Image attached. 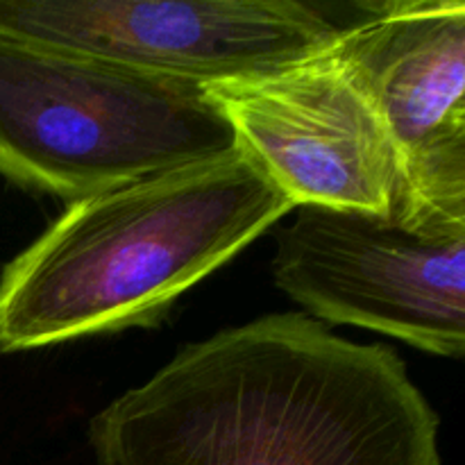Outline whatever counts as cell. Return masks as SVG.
I'll use <instances>...</instances> for the list:
<instances>
[{"instance_id":"3","label":"cell","mask_w":465,"mask_h":465,"mask_svg":"<svg viewBox=\"0 0 465 465\" xmlns=\"http://www.w3.org/2000/svg\"><path fill=\"white\" fill-rule=\"evenodd\" d=\"M239 148L207 86L0 32V175L68 203Z\"/></svg>"},{"instance_id":"8","label":"cell","mask_w":465,"mask_h":465,"mask_svg":"<svg viewBox=\"0 0 465 465\" xmlns=\"http://www.w3.org/2000/svg\"><path fill=\"white\" fill-rule=\"evenodd\" d=\"M404 216L465 234V121H450L407 157Z\"/></svg>"},{"instance_id":"5","label":"cell","mask_w":465,"mask_h":465,"mask_svg":"<svg viewBox=\"0 0 465 465\" xmlns=\"http://www.w3.org/2000/svg\"><path fill=\"white\" fill-rule=\"evenodd\" d=\"M341 30L293 0H0L5 35L203 86L293 66Z\"/></svg>"},{"instance_id":"7","label":"cell","mask_w":465,"mask_h":465,"mask_svg":"<svg viewBox=\"0 0 465 465\" xmlns=\"http://www.w3.org/2000/svg\"><path fill=\"white\" fill-rule=\"evenodd\" d=\"M331 50L409 157L452 121L465 95V0L371 5Z\"/></svg>"},{"instance_id":"1","label":"cell","mask_w":465,"mask_h":465,"mask_svg":"<svg viewBox=\"0 0 465 465\" xmlns=\"http://www.w3.org/2000/svg\"><path fill=\"white\" fill-rule=\"evenodd\" d=\"M439 427L395 350L275 313L184 348L89 434L98 465H440Z\"/></svg>"},{"instance_id":"6","label":"cell","mask_w":465,"mask_h":465,"mask_svg":"<svg viewBox=\"0 0 465 465\" xmlns=\"http://www.w3.org/2000/svg\"><path fill=\"white\" fill-rule=\"evenodd\" d=\"M207 91L239 148L295 207L391 213L402 203L407 157L331 48Z\"/></svg>"},{"instance_id":"2","label":"cell","mask_w":465,"mask_h":465,"mask_svg":"<svg viewBox=\"0 0 465 465\" xmlns=\"http://www.w3.org/2000/svg\"><path fill=\"white\" fill-rule=\"evenodd\" d=\"M295 204L241 148L77 200L0 277V352L157 325Z\"/></svg>"},{"instance_id":"4","label":"cell","mask_w":465,"mask_h":465,"mask_svg":"<svg viewBox=\"0 0 465 465\" xmlns=\"http://www.w3.org/2000/svg\"><path fill=\"white\" fill-rule=\"evenodd\" d=\"M275 284L316 321L465 359V234L391 213L302 207L277 236Z\"/></svg>"},{"instance_id":"9","label":"cell","mask_w":465,"mask_h":465,"mask_svg":"<svg viewBox=\"0 0 465 465\" xmlns=\"http://www.w3.org/2000/svg\"><path fill=\"white\" fill-rule=\"evenodd\" d=\"M452 121H465V95H463L461 104H459V109H457V114H454Z\"/></svg>"}]
</instances>
